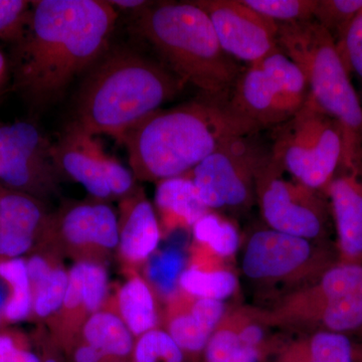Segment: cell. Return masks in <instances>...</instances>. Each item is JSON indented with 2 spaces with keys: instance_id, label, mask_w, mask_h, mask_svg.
Returning a JSON list of instances; mask_svg holds the SVG:
<instances>
[{
  "instance_id": "obj_1",
  "label": "cell",
  "mask_w": 362,
  "mask_h": 362,
  "mask_svg": "<svg viewBox=\"0 0 362 362\" xmlns=\"http://www.w3.org/2000/svg\"><path fill=\"white\" fill-rule=\"evenodd\" d=\"M119 13L108 0L32 1L16 44L13 87L35 110L57 103L111 47Z\"/></svg>"
},
{
  "instance_id": "obj_2",
  "label": "cell",
  "mask_w": 362,
  "mask_h": 362,
  "mask_svg": "<svg viewBox=\"0 0 362 362\" xmlns=\"http://www.w3.org/2000/svg\"><path fill=\"white\" fill-rule=\"evenodd\" d=\"M262 131L233 108L230 95L199 96L160 109L124 136L131 170L139 180L187 175L221 145Z\"/></svg>"
},
{
  "instance_id": "obj_3",
  "label": "cell",
  "mask_w": 362,
  "mask_h": 362,
  "mask_svg": "<svg viewBox=\"0 0 362 362\" xmlns=\"http://www.w3.org/2000/svg\"><path fill=\"white\" fill-rule=\"evenodd\" d=\"M84 77L71 122L88 134L108 135L119 142L187 86L161 61L112 45Z\"/></svg>"
},
{
  "instance_id": "obj_4",
  "label": "cell",
  "mask_w": 362,
  "mask_h": 362,
  "mask_svg": "<svg viewBox=\"0 0 362 362\" xmlns=\"http://www.w3.org/2000/svg\"><path fill=\"white\" fill-rule=\"evenodd\" d=\"M131 30L185 83L209 95H230L242 66L221 49L213 23L194 1H152L131 16Z\"/></svg>"
},
{
  "instance_id": "obj_5",
  "label": "cell",
  "mask_w": 362,
  "mask_h": 362,
  "mask_svg": "<svg viewBox=\"0 0 362 362\" xmlns=\"http://www.w3.org/2000/svg\"><path fill=\"white\" fill-rule=\"evenodd\" d=\"M278 28L279 47L303 73L308 97L341 128L340 168H362V105L335 40L314 20Z\"/></svg>"
},
{
  "instance_id": "obj_6",
  "label": "cell",
  "mask_w": 362,
  "mask_h": 362,
  "mask_svg": "<svg viewBox=\"0 0 362 362\" xmlns=\"http://www.w3.org/2000/svg\"><path fill=\"white\" fill-rule=\"evenodd\" d=\"M267 323L276 327L349 334L362 329V265L337 263L285 295Z\"/></svg>"
},
{
  "instance_id": "obj_7",
  "label": "cell",
  "mask_w": 362,
  "mask_h": 362,
  "mask_svg": "<svg viewBox=\"0 0 362 362\" xmlns=\"http://www.w3.org/2000/svg\"><path fill=\"white\" fill-rule=\"evenodd\" d=\"M272 139L274 161L305 187L325 194L341 164L339 124L308 97L297 114L273 128Z\"/></svg>"
},
{
  "instance_id": "obj_8",
  "label": "cell",
  "mask_w": 362,
  "mask_h": 362,
  "mask_svg": "<svg viewBox=\"0 0 362 362\" xmlns=\"http://www.w3.org/2000/svg\"><path fill=\"white\" fill-rule=\"evenodd\" d=\"M307 98L303 73L280 47L243 69L230 93L233 108L262 130L289 120Z\"/></svg>"
},
{
  "instance_id": "obj_9",
  "label": "cell",
  "mask_w": 362,
  "mask_h": 362,
  "mask_svg": "<svg viewBox=\"0 0 362 362\" xmlns=\"http://www.w3.org/2000/svg\"><path fill=\"white\" fill-rule=\"evenodd\" d=\"M337 262V249L329 244L266 228L257 230L247 240L242 269L255 284L297 285L298 289Z\"/></svg>"
},
{
  "instance_id": "obj_10",
  "label": "cell",
  "mask_w": 362,
  "mask_h": 362,
  "mask_svg": "<svg viewBox=\"0 0 362 362\" xmlns=\"http://www.w3.org/2000/svg\"><path fill=\"white\" fill-rule=\"evenodd\" d=\"M256 199L269 228L329 244L327 197L294 180L274 161L271 153L257 177Z\"/></svg>"
},
{
  "instance_id": "obj_11",
  "label": "cell",
  "mask_w": 362,
  "mask_h": 362,
  "mask_svg": "<svg viewBox=\"0 0 362 362\" xmlns=\"http://www.w3.org/2000/svg\"><path fill=\"white\" fill-rule=\"evenodd\" d=\"M258 133L238 136L221 145L189 173L209 209H244L256 201L258 173L270 156Z\"/></svg>"
},
{
  "instance_id": "obj_12",
  "label": "cell",
  "mask_w": 362,
  "mask_h": 362,
  "mask_svg": "<svg viewBox=\"0 0 362 362\" xmlns=\"http://www.w3.org/2000/svg\"><path fill=\"white\" fill-rule=\"evenodd\" d=\"M52 144L32 122L0 125V181L37 199L51 192L59 173Z\"/></svg>"
},
{
  "instance_id": "obj_13",
  "label": "cell",
  "mask_w": 362,
  "mask_h": 362,
  "mask_svg": "<svg viewBox=\"0 0 362 362\" xmlns=\"http://www.w3.org/2000/svg\"><path fill=\"white\" fill-rule=\"evenodd\" d=\"M213 23L221 49L245 63H257L279 47L278 25L243 0H195Z\"/></svg>"
},
{
  "instance_id": "obj_14",
  "label": "cell",
  "mask_w": 362,
  "mask_h": 362,
  "mask_svg": "<svg viewBox=\"0 0 362 362\" xmlns=\"http://www.w3.org/2000/svg\"><path fill=\"white\" fill-rule=\"evenodd\" d=\"M52 156L59 173L81 183L95 199L113 197L108 178L119 161L104 151L95 136L71 122L52 143Z\"/></svg>"
},
{
  "instance_id": "obj_15",
  "label": "cell",
  "mask_w": 362,
  "mask_h": 362,
  "mask_svg": "<svg viewBox=\"0 0 362 362\" xmlns=\"http://www.w3.org/2000/svg\"><path fill=\"white\" fill-rule=\"evenodd\" d=\"M338 262L362 265V168H339L325 190Z\"/></svg>"
},
{
  "instance_id": "obj_16",
  "label": "cell",
  "mask_w": 362,
  "mask_h": 362,
  "mask_svg": "<svg viewBox=\"0 0 362 362\" xmlns=\"http://www.w3.org/2000/svg\"><path fill=\"white\" fill-rule=\"evenodd\" d=\"M45 228L58 233L71 246H119V221L115 211L103 202L74 204L57 218L47 220Z\"/></svg>"
},
{
  "instance_id": "obj_17",
  "label": "cell",
  "mask_w": 362,
  "mask_h": 362,
  "mask_svg": "<svg viewBox=\"0 0 362 362\" xmlns=\"http://www.w3.org/2000/svg\"><path fill=\"white\" fill-rule=\"evenodd\" d=\"M47 220L37 197L0 188V257L21 258L28 254Z\"/></svg>"
},
{
  "instance_id": "obj_18",
  "label": "cell",
  "mask_w": 362,
  "mask_h": 362,
  "mask_svg": "<svg viewBox=\"0 0 362 362\" xmlns=\"http://www.w3.org/2000/svg\"><path fill=\"white\" fill-rule=\"evenodd\" d=\"M119 246L121 255L130 264H140L156 252L161 228L156 209L141 189L124 197L119 220Z\"/></svg>"
},
{
  "instance_id": "obj_19",
  "label": "cell",
  "mask_w": 362,
  "mask_h": 362,
  "mask_svg": "<svg viewBox=\"0 0 362 362\" xmlns=\"http://www.w3.org/2000/svg\"><path fill=\"white\" fill-rule=\"evenodd\" d=\"M154 201L157 218L164 232L192 228L211 211L202 201L189 175L159 181Z\"/></svg>"
},
{
  "instance_id": "obj_20",
  "label": "cell",
  "mask_w": 362,
  "mask_h": 362,
  "mask_svg": "<svg viewBox=\"0 0 362 362\" xmlns=\"http://www.w3.org/2000/svg\"><path fill=\"white\" fill-rule=\"evenodd\" d=\"M226 311L223 301L195 299L187 310L171 315L166 331L183 354L195 356L204 351L209 338L225 317Z\"/></svg>"
},
{
  "instance_id": "obj_21",
  "label": "cell",
  "mask_w": 362,
  "mask_h": 362,
  "mask_svg": "<svg viewBox=\"0 0 362 362\" xmlns=\"http://www.w3.org/2000/svg\"><path fill=\"white\" fill-rule=\"evenodd\" d=\"M356 349L347 334L314 331L285 345L276 362H354Z\"/></svg>"
},
{
  "instance_id": "obj_22",
  "label": "cell",
  "mask_w": 362,
  "mask_h": 362,
  "mask_svg": "<svg viewBox=\"0 0 362 362\" xmlns=\"http://www.w3.org/2000/svg\"><path fill=\"white\" fill-rule=\"evenodd\" d=\"M85 342L104 354L110 362H120L132 356L134 341L122 318L109 311L92 314L83 327Z\"/></svg>"
},
{
  "instance_id": "obj_23",
  "label": "cell",
  "mask_w": 362,
  "mask_h": 362,
  "mask_svg": "<svg viewBox=\"0 0 362 362\" xmlns=\"http://www.w3.org/2000/svg\"><path fill=\"white\" fill-rule=\"evenodd\" d=\"M263 354L245 337L240 310L223 317L204 351L206 362H259Z\"/></svg>"
},
{
  "instance_id": "obj_24",
  "label": "cell",
  "mask_w": 362,
  "mask_h": 362,
  "mask_svg": "<svg viewBox=\"0 0 362 362\" xmlns=\"http://www.w3.org/2000/svg\"><path fill=\"white\" fill-rule=\"evenodd\" d=\"M119 316L133 337L156 329L158 316L151 288L139 276H133L118 292Z\"/></svg>"
},
{
  "instance_id": "obj_25",
  "label": "cell",
  "mask_w": 362,
  "mask_h": 362,
  "mask_svg": "<svg viewBox=\"0 0 362 362\" xmlns=\"http://www.w3.org/2000/svg\"><path fill=\"white\" fill-rule=\"evenodd\" d=\"M0 281L7 292L1 323H18L30 318L33 296L25 259L0 257Z\"/></svg>"
},
{
  "instance_id": "obj_26",
  "label": "cell",
  "mask_w": 362,
  "mask_h": 362,
  "mask_svg": "<svg viewBox=\"0 0 362 362\" xmlns=\"http://www.w3.org/2000/svg\"><path fill=\"white\" fill-rule=\"evenodd\" d=\"M239 281L233 272L226 269H204L190 266L181 274L180 289L195 299L223 301L237 291Z\"/></svg>"
},
{
  "instance_id": "obj_27",
  "label": "cell",
  "mask_w": 362,
  "mask_h": 362,
  "mask_svg": "<svg viewBox=\"0 0 362 362\" xmlns=\"http://www.w3.org/2000/svg\"><path fill=\"white\" fill-rule=\"evenodd\" d=\"M192 235L199 246L207 247L214 255L228 258L240 247V233L233 223L209 211L192 226Z\"/></svg>"
},
{
  "instance_id": "obj_28",
  "label": "cell",
  "mask_w": 362,
  "mask_h": 362,
  "mask_svg": "<svg viewBox=\"0 0 362 362\" xmlns=\"http://www.w3.org/2000/svg\"><path fill=\"white\" fill-rule=\"evenodd\" d=\"M146 276L161 296L175 297L180 288L181 274L187 269L185 252L177 247L156 252L147 259Z\"/></svg>"
},
{
  "instance_id": "obj_29",
  "label": "cell",
  "mask_w": 362,
  "mask_h": 362,
  "mask_svg": "<svg viewBox=\"0 0 362 362\" xmlns=\"http://www.w3.org/2000/svg\"><path fill=\"white\" fill-rule=\"evenodd\" d=\"M131 358L133 362H185V354L168 331L156 328L137 337Z\"/></svg>"
},
{
  "instance_id": "obj_30",
  "label": "cell",
  "mask_w": 362,
  "mask_h": 362,
  "mask_svg": "<svg viewBox=\"0 0 362 362\" xmlns=\"http://www.w3.org/2000/svg\"><path fill=\"white\" fill-rule=\"evenodd\" d=\"M318 0H243L277 25L313 20Z\"/></svg>"
},
{
  "instance_id": "obj_31",
  "label": "cell",
  "mask_w": 362,
  "mask_h": 362,
  "mask_svg": "<svg viewBox=\"0 0 362 362\" xmlns=\"http://www.w3.org/2000/svg\"><path fill=\"white\" fill-rule=\"evenodd\" d=\"M361 9L362 0H318L313 20L337 42Z\"/></svg>"
},
{
  "instance_id": "obj_32",
  "label": "cell",
  "mask_w": 362,
  "mask_h": 362,
  "mask_svg": "<svg viewBox=\"0 0 362 362\" xmlns=\"http://www.w3.org/2000/svg\"><path fill=\"white\" fill-rule=\"evenodd\" d=\"M69 274L64 269L54 268L47 280L33 293V315L44 319L63 307L68 288Z\"/></svg>"
},
{
  "instance_id": "obj_33",
  "label": "cell",
  "mask_w": 362,
  "mask_h": 362,
  "mask_svg": "<svg viewBox=\"0 0 362 362\" xmlns=\"http://www.w3.org/2000/svg\"><path fill=\"white\" fill-rule=\"evenodd\" d=\"M32 1L0 0V40L16 45L25 35Z\"/></svg>"
},
{
  "instance_id": "obj_34",
  "label": "cell",
  "mask_w": 362,
  "mask_h": 362,
  "mask_svg": "<svg viewBox=\"0 0 362 362\" xmlns=\"http://www.w3.org/2000/svg\"><path fill=\"white\" fill-rule=\"evenodd\" d=\"M82 277L83 307L92 314L100 311L108 289V276L104 267L92 262H78Z\"/></svg>"
},
{
  "instance_id": "obj_35",
  "label": "cell",
  "mask_w": 362,
  "mask_h": 362,
  "mask_svg": "<svg viewBox=\"0 0 362 362\" xmlns=\"http://www.w3.org/2000/svg\"><path fill=\"white\" fill-rule=\"evenodd\" d=\"M338 52L349 73L362 78V13L357 14L337 42Z\"/></svg>"
},
{
  "instance_id": "obj_36",
  "label": "cell",
  "mask_w": 362,
  "mask_h": 362,
  "mask_svg": "<svg viewBox=\"0 0 362 362\" xmlns=\"http://www.w3.org/2000/svg\"><path fill=\"white\" fill-rule=\"evenodd\" d=\"M25 262L33 293L47 280L54 267L51 265L49 259L42 254L33 255L30 258L25 259Z\"/></svg>"
},
{
  "instance_id": "obj_37",
  "label": "cell",
  "mask_w": 362,
  "mask_h": 362,
  "mask_svg": "<svg viewBox=\"0 0 362 362\" xmlns=\"http://www.w3.org/2000/svg\"><path fill=\"white\" fill-rule=\"evenodd\" d=\"M28 344L25 337L13 330H0V362H13L21 347Z\"/></svg>"
},
{
  "instance_id": "obj_38",
  "label": "cell",
  "mask_w": 362,
  "mask_h": 362,
  "mask_svg": "<svg viewBox=\"0 0 362 362\" xmlns=\"http://www.w3.org/2000/svg\"><path fill=\"white\" fill-rule=\"evenodd\" d=\"M74 361L75 362H110L103 354L93 347L88 343L78 345L74 351Z\"/></svg>"
},
{
  "instance_id": "obj_39",
  "label": "cell",
  "mask_w": 362,
  "mask_h": 362,
  "mask_svg": "<svg viewBox=\"0 0 362 362\" xmlns=\"http://www.w3.org/2000/svg\"><path fill=\"white\" fill-rule=\"evenodd\" d=\"M108 2L118 13H129L130 16L144 11L152 4L146 0H108Z\"/></svg>"
},
{
  "instance_id": "obj_40",
  "label": "cell",
  "mask_w": 362,
  "mask_h": 362,
  "mask_svg": "<svg viewBox=\"0 0 362 362\" xmlns=\"http://www.w3.org/2000/svg\"><path fill=\"white\" fill-rule=\"evenodd\" d=\"M13 362H42V359L37 354L32 351L28 345L26 344L18 350Z\"/></svg>"
},
{
  "instance_id": "obj_41",
  "label": "cell",
  "mask_w": 362,
  "mask_h": 362,
  "mask_svg": "<svg viewBox=\"0 0 362 362\" xmlns=\"http://www.w3.org/2000/svg\"><path fill=\"white\" fill-rule=\"evenodd\" d=\"M11 64L7 61L6 54L0 49V89L6 85L11 71Z\"/></svg>"
},
{
  "instance_id": "obj_42",
  "label": "cell",
  "mask_w": 362,
  "mask_h": 362,
  "mask_svg": "<svg viewBox=\"0 0 362 362\" xmlns=\"http://www.w3.org/2000/svg\"><path fill=\"white\" fill-rule=\"evenodd\" d=\"M6 298L7 292L6 286L2 284L1 281H0V323H1V311L2 308H4V303H6Z\"/></svg>"
},
{
  "instance_id": "obj_43",
  "label": "cell",
  "mask_w": 362,
  "mask_h": 362,
  "mask_svg": "<svg viewBox=\"0 0 362 362\" xmlns=\"http://www.w3.org/2000/svg\"><path fill=\"white\" fill-rule=\"evenodd\" d=\"M354 362H362V349H356V361Z\"/></svg>"
},
{
  "instance_id": "obj_44",
  "label": "cell",
  "mask_w": 362,
  "mask_h": 362,
  "mask_svg": "<svg viewBox=\"0 0 362 362\" xmlns=\"http://www.w3.org/2000/svg\"><path fill=\"white\" fill-rule=\"evenodd\" d=\"M42 362H59L54 357H45V359H42Z\"/></svg>"
},
{
  "instance_id": "obj_45",
  "label": "cell",
  "mask_w": 362,
  "mask_h": 362,
  "mask_svg": "<svg viewBox=\"0 0 362 362\" xmlns=\"http://www.w3.org/2000/svg\"><path fill=\"white\" fill-rule=\"evenodd\" d=\"M361 13H362V9H361Z\"/></svg>"
}]
</instances>
